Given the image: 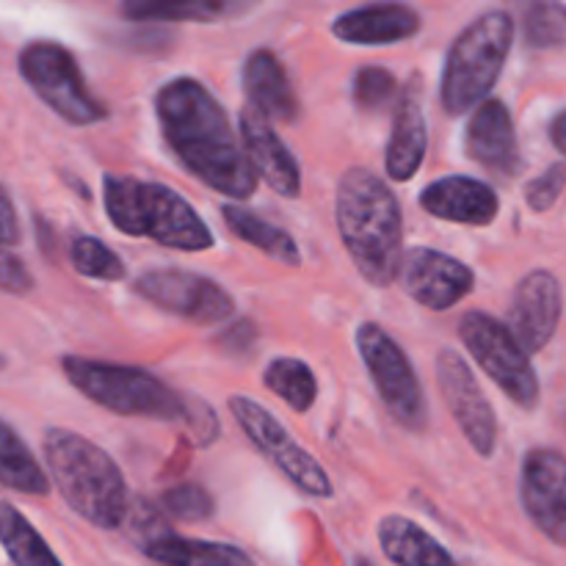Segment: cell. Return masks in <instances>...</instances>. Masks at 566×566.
<instances>
[{
    "instance_id": "cell-1",
    "label": "cell",
    "mask_w": 566,
    "mask_h": 566,
    "mask_svg": "<svg viewBox=\"0 0 566 566\" xmlns=\"http://www.w3.org/2000/svg\"><path fill=\"white\" fill-rule=\"evenodd\" d=\"M160 130L175 158L197 180L232 199H249L258 186L247 149L238 142L219 99L193 77H175L155 97Z\"/></svg>"
},
{
    "instance_id": "cell-2",
    "label": "cell",
    "mask_w": 566,
    "mask_h": 566,
    "mask_svg": "<svg viewBox=\"0 0 566 566\" xmlns=\"http://www.w3.org/2000/svg\"><path fill=\"white\" fill-rule=\"evenodd\" d=\"M337 230L365 282L390 285L403 258V219L398 197L379 175L348 169L337 182Z\"/></svg>"
},
{
    "instance_id": "cell-3",
    "label": "cell",
    "mask_w": 566,
    "mask_h": 566,
    "mask_svg": "<svg viewBox=\"0 0 566 566\" xmlns=\"http://www.w3.org/2000/svg\"><path fill=\"white\" fill-rule=\"evenodd\" d=\"M44 462L61 497L94 528L114 531L127 517V486L108 453L70 429L44 434Z\"/></svg>"
},
{
    "instance_id": "cell-4",
    "label": "cell",
    "mask_w": 566,
    "mask_h": 566,
    "mask_svg": "<svg viewBox=\"0 0 566 566\" xmlns=\"http://www.w3.org/2000/svg\"><path fill=\"white\" fill-rule=\"evenodd\" d=\"M103 199L111 224L125 235L153 238L177 252H205L213 247V232L202 216L169 186L136 177L105 175Z\"/></svg>"
},
{
    "instance_id": "cell-5",
    "label": "cell",
    "mask_w": 566,
    "mask_h": 566,
    "mask_svg": "<svg viewBox=\"0 0 566 566\" xmlns=\"http://www.w3.org/2000/svg\"><path fill=\"white\" fill-rule=\"evenodd\" d=\"M512 42L514 20L506 11H490L459 33L442 70L440 99L448 114H468L492 92Z\"/></svg>"
},
{
    "instance_id": "cell-6",
    "label": "cell",
    "mask_w": 566,
    "mask_h": 566,
    "mask_svg": "<svg viewBox=\"0 0 566 566\" xmlns=\"http://www.w3.org/2000/svg\"><path fill=\"white\" fill-rule=\"evenodd\" d=\"M66 381L81 390L88 401L125 418L182 420L188 401H182L158 376L133 365L99 363V359L64 357L61 359Z\"/></svg>"
},
{
    "instance_id": "cell-7",
    "label": "cell",
    "mask_w": 566,
    "mask_h": 566,
    "mask_svg": "<svg viewBox=\"0 0 566 566\" xmlns=\"http://www.w3.org/2000/svg\"><path fill=\"white\" fill-rule=\"evenodd\" d=\"M20 75L50 111L70 125H94L108 116L105 105L86 88L75 55L55 42H31L20 53Z\"/></svg>"
},
{
    "instance_id": "cell-8",
    "label": "cell",
    "mask_w": 566,
    "mask_h": 566,
    "mask_svg": "<svg viewBox=\"0 0 566 566\" xmlns=\"http://www.w3.org/2000/svg\"><path fill=\"white\" fill-rule=\"evenodd\" d=\"M459 337H462L470 357L481 365V370L517 407L534 409L539 403V379L534 374V365H531L528 352L520 346V340L506 324L473 310L459 321Z\"/></svg>"
},
{
    "instance_id": "cell-9",
    "label": "cell",
    "mask_w": 566,
    "mask_h": 566,
    "mask_svg": "<svg viewBox=\"0 0 566 566\" xmlns=\"http://www.w3.org/2000/svg\"><path fill=\"white\" fill-rule=\"evenodd\" d=\"M357 352L387 412L403 429L423 431L429 423V403L403 348L379 324H363L357 329Z\"/></svg>"
},
{
    "instance_id": "cell-10",
    "label": "cell",
    "mask_w": 566,
    "mask_h": 566,
    "mask_svg": "<svg viewBox=\"0 0 566 566\" xmlns=\"http://www.w3.org/2000/svg\"><path fill=\"white\" fill-rule=\"evenodd\" d=\"M230 412L235 423L241 426L243 434L252 440V446L260 453L271 459L276 470L291 481L296 490H302L310 497H332V481L329 473L321 468L318 459L310 451H304L291 431L274 418L265 407L247 396H232L230 398Z\"/></svg>"
},
{
    "instance_id": "cell-11",
    "label": "cell",
    "mask_w": 566,
    "mask_h": 566,
    "mask_svg": "<svg viewBox=\"0 0 566 566\" xmlns=\"http://www.w3.org/2000/svg\"><path fill=\"white\" fill-rule=\"evenodd\" d=\"M133 291L147 298L155 307L177 315V318L193 321V324L213 326L235 313V302L219 282L202 274L180 269H155L144 271Z\"/></svg>"
},
{
    "instance_id": "cell-12",
    "label": "cell",
    "mask_w": 566,
    "mask_h": 566,
    "mask_svg": "<svg viewBox=\"0 0 566 566\" xmlns=\"http://www.w3.org/2000/svg\"><path fill=\"white\" fill-rule=\"evenodd\" d=\"M437 381H440L442 401L451 409L453 420L464 431L468 442L481 457H492L497 446V420L490 398L481 390L479 379L470 365L451 348H442L434 359Z\"/></svg>"
},
{
    "instance_id": "cell-13",
    "label": "cell",
    "mask_w": 566,
    "mask_h": 566,
    "mask_svg": "<svg viewBox=\"0 0 566 566\" xmlns=\"http://www.w3.org/2000/svg\"><path fill=\"white\" fill-rule=\"evenodd\" d=\"M520 497L531 523L556 545H566V457L536 448L520 473Z\"/></svg>"
},
{
    "instance_id": "cell-14",
    "label": "cell",
    "mask_w": 566,
    "mask_h": 566,
    "mask_svg": "<svg viewBox=\"0 0 566 566\" xmlns=\"http://www.w3.org/2000/svg\"><path fill=\"white\" fill-rule=\"evenodd\" d=\"M398 276L409 296L429 310H451L475 285V276L462 260L437 249H409L398 265Z\"/></svg>"
},
{
    "instance_id": "cell-15",
    "label": "cell",
    "mask_w": 566,
    "mask_h": 566,
    "mask_svg": "<svg viewBox=\"0 0 566 566\" xmlns=\"http://www.w3.org/2000/svg\"><path fill=\"white\" fill-rule=\"evenodd\" d=\"M564 293L562 282L551 271H531L514 291L509 329L528 354L542 352L553 340L562 321Z\"/></svg>"
},
{
    "instance_id": "cell-16",
    "label": "cell",
    "mask_w": 566,
    "mask_h": 566,
    "mask_svg": "<svg viewBox=\"0 0 566 566\" xmlns=\"http://www.w3.org/2000/svg\"><path fill=\"white\" fill-rule=\"evenodd\" d=\"M241 138L243 149H247V158L252 164L254 175H260L265 180V186L274 188L282 197L293 199L302 191V171H298V160L293 158V153L287 149V144L276 136L274 127L269 125L260 111H254L252 105L241 111Z\"/></svg>"
},
{
    "instance_id": "cell-17",
    "label": "cell",
    "mask_w": 566,
    "mask_h": 566,
    "mask_svg": "<svg viewBox=\"0 0 566 566\" xmlns=\"http://www.w3.org/2000/svg\"><path fill=\"white\" fill-rule=\"evenodd\" d=\"M426 149H429V127L423 114V88L418 77H409L392 114V133L385 155L387 175L398 182L412 180L423 166Z\"/></svg>"
},
{
    "instance_id": "cell-18",
    "label": "cell",
    "mask_w": 566,
    "mask_h": 566,
    "mask_svg": "<svg viewBox=\"0 0 566 566\" xmlns=\"http://www.w3.org/2000/svg\"><path fill=\"white\" fill-rule=\"evenodd\" d=\"M468 155L495 175H514L520 169L517 133L512 114L501 99H481L464 133Z\"/></svg>"
},
{
    "instance_id": "cell-19",
    "label": "cell",
    "mask_w": 566,
    "mask_h": 566,
    "mask_svg": "<svg viewBox=\"0 0 566 566\" xmlns=\"http://www.w3.org/2000/svg\"><path fill=\"white\" fill-rule=\"evenodd\" d=\"M420 208L442 221L468 227H486L495 221L501 202L492 186L473 177H442L420 193Z\"/></svg>"
},
{
    "instance_id": "cell-20",
    "label": "cell",
    "mask_w": 566,
    "mask_h": 566,
    "mask_svg": "<svg viewBox=\"0 0 566 566\" xmlns=\"http://www.w3.org/2000/svg\"><path fill=\"white\" fill-rule=\"evenodd\" d=\"M241 81L249 105L265 119L293 122L298 116V97L291 86V77L271 50H254L243 61Z\"/></svg>"
},
{
    "instance_id": "cell-21",
    "label": "cell",
    "mask_w": 566,
    "mask_h": 566,
    "mask_svg": "<svg viewBox=\"0 0 566 566\" xmlns=\"http://www.w3.org/2000/svg\"><path fill=\"white\" fill-rule=\"evenodd\" d=\"M420 31V17L403 3H374L346 11L332 22V33L348 44H396Z\"/></svg>"
},
{
    "instance_id": "cell-22",
    "label": "cell",
    "mask_w": 566,
    "mask_h": 566,
    "mask_svg": "<svg viewBox=\"0 0 566 566\" xmlns=\"http://www.w3.org/2000/svg\"><path fill=\"white\" fill-rule=\"evenodd\" d=\"M379 545L396 566H457L451 553L429 531L401 514L381 520Z\"/></svg>"
},
{
    "instance_id": "cell-23",
    "label": "cell",
    "mask_w": 566,
    "mask_h": 566,
    "mask_svg": "<svg viewBox=\"0 0 566 566\" xmlns=\"http://www.w3.org/2000/svg\"><path fill=\"white\" fill-rule=\"evenodd\" d=\"M144 553L164 566H254L252 556L224 542L186 539L177 534H153L144 542Z\"/></svg>"
},
{
    "instance_id": "cell-24",
    "label": "cell",
    "mask_w": 566,
    "mask_h": 566,
    "mask_svg": "<svg viewBox=\"0 0 566 566\" xmlns=\"http://www.w3.org/2000/svg\"><path fill=\"white\" fill-rule=\"evenodd\" d=\"M0 486L33 497L50 492V481L42 464L6 420H0Z\"/></svg>"
},
{
    "instance_id": "cell-25",
    "label": "cell",
    "mask_w": 566,
    "mask_h": 566,
    "mask_svg": "<svg viewBox=\"0 0 566 566\" xmlns=\"http://www.w3.org/2000/svg\"><path fill=\"white\" fill-rule=\"evenodd\" d=\"M221 216H224V224L230 227L232 235L247 241L249 247L260 249V252L269 254L276 263H302V252H298L296 241H293L291 232H285L282 227L271 224V221L260 219V216L249 213V210L238 208V205H224V208H221Z\"/></svg>"
},
{
    "instance_id": "cell-26",
    "label": "cell",
    "mask_w": 566,
    "mask_h": 566,
    "mask_svg": "<svg viewBox=\"0 0 566 566\" xmlns=\"http://www.w3.org/2000/svg\"><path fill=\"white\" fill-rule=\"evenodd\" d=\"M0 545L14 566H64L25 514L6 501H0Z\"/></svg>"
},
{
    "instance_id": "cell-27",
    "label": "cell",
    "mask_w": 566,
    "mask_h": 566,
    "mask_svg": "<svg viewBox=\"0 0 566 566\" xmlns=\"http://www.w3.org/2000/svg\"><path fill=\"white\" fill-rule=\"evenodd\" d=\"M235 6L238 0H122V14L142 22H210Z\"/></svg>"
},
{
    "instance_id": "cell-28",
    "label": "cell",
    "mask_w": 566,
    "mask_h": 566,
    "mask_svg": "<svg viewBox=\"0 0 566 566\" xmlns=\"http://www.w3.org/2000/svg\"><path fill=\"white\" fill-rule=\"evenodd\" d=\"M263 385L276 398H282L293 412H307V409H313L315 398H318V379H315L313 368L293 357H280L269 363L263 374Z\"/></svg>"
},
{
    "instance_id": "cell-29",
    "label": "cell",
    "mask_w": 566,
    "mask_h": 566,
    "mask_svg": "<svg viewBox=\"0 0 566 566\" xmlns=\"http://www.w3.org/2000/svg\"><path fill=\"white\" fill-rule=\"evenodd\" d=\"M523 33L528 48H566V3L564 0H523Z\"/></svg>"
},
{
    "instance_id": "cell-30",
    "label": "cell",
    "mask_w": 566,
    "mask_h": 566,
    "mask_svg": "<svg viewBox=\"0 0 566 566\" xmlns=\"http://www.w3.org/2000/svg\"><path fill=\"white\" fill-rule=\"evenodd\" d=\"M70 260L81 276L99 282H119L125 280V263L114 249L105 247L94 235H77L70 243Z\"/></svg>"
},
{
    "instance_id": "cell-31",
    "label": "cell",
    "mask_w": 566,
    "mask_h": 566,
    "mask_svg": "<svg viewBox=\"0 0 566 566\" xmlns=\"http://www.w3.org/2000/svg\"><path fill=\"white\" fill-rule=\"evenodd\" d=\"M396 92H398L396 77H392V72L385 70V66H363V70L354 75L352 97L359 111L381 114V111L392 105Z\"/></svg>"
},
{
    "instance_id": "cell-32",
    "label": "cell",
    "mask_w": 566,
    "mask_h": 566,
    "mask_svg": "<svg viewBox=\"0 0 566 566\" xmlns=\"http://www.w3.org/2000/svg\"><path fill=\"white\" fill-rule=\"evenodd\" d=\"M160 503L169 512V517L180 520V523H205L213 514V497L199 484L171 486L164 492Z\"/></svg>"
},
{
    "instance_id": "cell-33",
    "label": "cell",
    "mask_w": 566,
    "mask_h": 566,
    "mask_svg": "<svg viewBox=\"0 0 566 566\" xmlns=\"http://www.w3.org/2000/svg\"><path fill=\"white\" fill-rule=\"evenodd\" d=\"M566 188V166L553 164L545 175H539L536 180H531L525 186V199H528V208L536 210V213H545L553 205L558 202V197Z\"/></svg>"
},
{
    "instance_id": "cell-34",
    "label": "cell",
    "mask_w": 566,
    "mask_h": 566,
    "mask_svg": "<svg viewBox=\"0 0 566 566\" xmlns=\"http://www.w3.org/2000/svg\"><path fill=\"white\" fill-rule=\"evenodd\" d=\"M31 287L33 276L25 269V263L11 252V247H0V291L20 296V293H28Z\"/></svg>"
},
{
    "instance_id": "cell-35",
    "label": "cell",
    "mask_w": 566,
    "mask_h": 566,
    "mask_svg": "<svg viewBox=\"0 0 566 566\" xmlns=\"http://www.w3.org/2000/svg\"><path fill=\"white\" fill-rule=\"evenodd\" d=\"M17 241H20V221H17L11 197L0 186V247H14Z\"/></svg>"
},
{
    "instance_id": "cell-36",
    "label": "cell",
    "mask_w": 566,
    "mask_h": 566,
    "mask_svg": "<svg viewBox=\"0 0 566 566\" xmlns=\"http://www.w3.org/2000/svg\"><path fill=\"white\" fill-rule=\"evenodd\" d=\"M551 138H553V144H556V147L566 155V111H562V114H558L556 119H553Z\"/></svg>"
},
{
    "instance_id": "cell-37",
    "label": "cell",
    "mask_w": 566,
    "mask_h": 566,
    "mask_svg": "<svg viewBox=\"0 0 566 566\" xmlns=\"http://www.w3.org/2000/svg\"><path fill=\"white\" fill-rule=\"evenodd\" d=\"M354 566H374V564H370V562H365V558H359V562L354 564Z\"/></svg>"
},
{
    "instance_id": "cell-38",
    "label": "cell",
    "mask_w": 566,
    "mask_h": 566,
    "mask_svg": "<svg viewBox=\"0 0 566 566\" xmlns=\"http://www.w3.org/2000/svg\"><path fill=\"white\" fill-rule=\"evenodd\" d=\"M0 365H3V359H0Z\"/></svg>"
}]
</instances>
